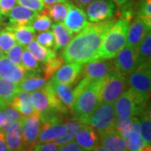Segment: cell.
<instances>
[{
    "label": "cell",
    "mask_w": 151,
    "mask_h": 151,
    "mask_svg": "<svg viewBox=\"0 0 151 151\" xmlns=\"http://www.w3.org/2000/svg\"><path fill=\"white\" fill-rule=\"evenodd\" d=\"M117 19L118 16L97 23H89L65 46L62 53L63 60L68 63L81 65L97 60L103 37Z\"/></svg>",
    "instance_id": "obj_1"
},
{
    "label": "cell",
    "mask_w": 151,
    "mask_h": 151,
    "mask_svg": "<svg viewBox=\"0 0 151 151\" xmlns=\"http://www.w3.org/2000/svg\"><path fill=\"white\" fill-rule=\"evenodd\" d=\"M104 79L92 81L87 77H82L79 81L73 91L72 115L75 120L83 123L101 103L100 94Z\"/></svg>",
    "instance_id": "obj_2"
},
{
    "label": "cell",
    "mask_w": 151,
    "mask_h": 151,
    "mask_svg": "<svg viewBox=\"0 0 151 151\" xmlns=\"http://www.w3.org/2000/svg\"><path fill=\"white\" fill-rule=\"evenodd\" d=\"M130 22L119 19L104 35L97 54V60L113 59L126 45L127 31Z\"/></svg>",
    "instance_id": "obj_3"
},
{
    "label": "cell",
    "mask_w": 151,
    "mask_h": 151,
    "mask_svg": "<svg viewBox=\"0 0 151 151\" xmlns=\"http://www.w3.org/2000/svg\"><path fill=\"white\" fill-rule=\"evenodd\" d=\"M129 90L134 95L139 102L148 104L150 96V64H140L133 72L127 76Z\"/></svg>",
    "instance_id": "obj_4"
},
{
    "label": "cell",
    "mask_w": 151,
    "mask_h": 151,
    "mask_svg": "<svg viewBox=\"0 0 151 151\" xmlns=\"http://www.w3.org/2000/svg\"><path fill=\"white\" fill-rule=\"evenodd\" d=\"M116 119L117 116L113 103H101L92 114L83 121V124L92 127L100 136L114 130Z\"/></svg>",
    "instance_id": "obj_5"
},
{
    "label": "cell",
    "mask_w": 151,
    "mask_h": 151,
    "mask_svg": "<svg viewBox=\"0 0 151 151\" xmlns=\"http://www.w3.org/2000/svg\"><path fill=\"white\" fill-rule=\"evenodd\" d=\"M129 89L127 76L120 73L117 70L103 80V86L101 89V103H114L118 97Z\"/></svg>",
    "instance_id": "obj_6"
},
{
    "label": "cell",
    "mask_w": 151,
    "mask_h": 151,
    "mask_svg": "<svg viewBox=\"0 0 151 151\" xmlns=\"http://www.w3.org/2000/svg\"><path fill=\"white\" fill-rule=\"evenodd\" d=\"M117 118L138 117L148 106L139 102L134 95L128 89L121 94L113 103Z\"/></svg>",
    "instance_id": "obj_7"
},
{
    "label": "cell",
    "mask_w": 151,
    "mask_h": 151,
    "mask_svg": "<svg viewBox=\"0 0 151 151\" xmlns=\"http://www.w3.org/2000/svg\"><path fill=\"white\" fill-rule=\"evenodd\" d=\"M62 116L60 113H55L41 121L37 143L54 141L56 138L65 134V126L62 121Z\"/></svg>",
    "instance_id": "obj_8"
},
{
    "label": "cell",
    "mask_w": 151,
    "mask_h": 151,
    "mask_svg": "<svg viewBox=\"0 0 151 151\" xmlns=\"http://www.w3.org/2000/svg\"><path fill=\"white\" fill-rule=\"evenodd\" d=\"M113 59L115 69L128 76L139 66V47L124 46Z\"/></svg>",
    "instance_id": "obj_9"
},
{
    "label": "cell",
    "mask_w": 151,
    "mask_h": 151,
    "mask_svg": "<svg viewBox=\"0 0 151 151\" xmlns=\"http://www.w3.org/2000/svg\"><path fill=\"white\" fill-rule=\"evenodd\" d=\"M21 131L25 150H32L37 143L40 129V117L37 113L24 117L21 120Z\"/></svg>",
    "instance_id": "obj_10"
},
{
    "label": "cell",
    "mask_w": 151,
    "mask_h": 151,
    "mask_svg": "<svg viewBox=\"0 0 151 151\" xmlns=\"http://www.w3.org/2000/svg\"><path fill=\"white\" fill-rule=\"evenodd\" d=\"M116 14V7L113 0H95L86 8V17L91 23L106 20Z\"/></svg>",
    "instance_id": "obj_11"
},
{
    "label": "cell",
    "mask_w": 151,
    "mask_h": 151,
    "mask_svg": "<svg viewBox=\"0 0 151 151\" xmlns=\"http://www.w3.org/2000/svg\"><path fill=\"white\" fill-rule=\"evenodd\" d=\"M115 66L111 60L98 59L85 64L82 67V77H87L92 81L102 80L108 76L113 70Z\"/></svg>",
    "instance_id": "obj_12"
},
{
    "label": "cell",
    "mask_w": 151,
    "mask_h": 151,
    "mask_svg": "<svg viewBox=\"0 0 151 151\" xmlns=\"http://www.w3.org/2000/svg\"><path fill=\"white\" fill-rule=\"evenodd\" d=\"M63 22V24L73 34L81 32L89 24L84 10L70 2L67 14Z\"/></svg>",
    "instance_id": "obj_13"
},
{
    "label": "cell",
    "mask_w": 151,
    "mask_h": 151,
    "mask_svg": "<svg viewBox=\"0 0 151 151\" xmlns=\"http://www.w3.org/2000/svg\"><path fill=\"white\" fill-rule=\"evenodd\" d=\"M82 67L83 65L78 63H68L62 65L51 77V80L66 84L70 87L74 86L82 78Z\"/></svg>",
    "instance_id": "obj_14"
},
{
    "label": "cell",
    "mask_w": 151,
    "mask_h": 151,
    "mask_svg": "<svg viewBox=\"0 0 151 151\" xmlns=\"http://www.w3.org/2000/svg\"><path fill=\"white\" fill-rule=\"evenodd\" d=\"M29 70L21 65H16L7 56L0 58V78H4L14 83L19 84L27 76Z\"/></svg>",
    "instance_id": "obj_15"
},
{
    "label": "cell",
    "mask_w": 151,
    "mask_h": 151,
    "mask_svg": "<svg viewBox=\"0 0 151 151\" xmlns=\"http://www.w3.org/2000/svg\"><path fill=\"white\" fill-rule=\"evenodd\" d=\"M151 26L148 25L145 22L139 18H134L128 28L126 44L128 46L139 47L146 35L150 33Z\"/></svg>",
    "instance_id": "obj_16"
},
{
    "label": "cell",
    "mask_w": 151,
    "mask_h": 151,
    "mask_svg": "<svg viewBox=\"0 0 151 151\" xmlns=\"http://www.w3.org/2000/svg\"><path fill=\"white\" fill-rule=\"evenodd\" d=\"M30 97L35 112L40 114V120L46 119L53 114L58 113L51 108L48 96L43 88L34 91L30 94Z\"/></svg>",
    "instance_id": "obj_17"
},
{
    "label": "cell",
    "mask_w": 151,
    "mask_h": 151,
    "mask_svg": "<svg viewBox=\"0 0 151 151\" xmlns=\"http://www.w3.org/2000/svg\"><path fill=\"white\" fill-rule=\"evenodd\" d=\"M76 143L81 150L92 151L99 145V135L92 127L85 124L75 136Z\"/></svg>",
    "instance_id": "obj_18"
},
{
    "label": "cell",
    "mask_w": 151,
    "mask_h": 151,
    "mask_svg": "<svg viewBox=\"0 0 151 151\" xmlns=\"http://www.w3.org/2000/svg\"><path fill=\"white\" fill-rule=\"evenodd\" d=\"M7 147L9 151L25 150L21 131V123H11L4 132Z\"/></svg>",
    "instance_id": "obj_19"
},
{
    "label": "cell",
    "mask_w": 151,
    "mask_h": 151,
    "mask_svg": "<svg viewBox=\"0 0 151 151\" xmlns=\"http://www.w3.org/2000/svg\"><path fill=\"white\" fill-rule=\"evenodd\" d=\"M36 12L22 5L14 6L9 13V23L13 25H30L37 16Z\"/></svg>",
    "instance_id": "obj_20"
},
{
    "label": "cell",
    "mask_w": 151,
    "mask_h": 151,
    "mask_svg": "<svg viewBox=\"0 0 151 151\" xmlns=\"http://www.w3.org/2000/svg\"><path fill=\"white\" fill-rule=\"evenodd\" d=\"M101 145L108 151H128L125 139L115 130L100 135Z\"/></svg>",
    "instance_id": "obj_21"
},
{
    "label": "cell",
    "mask_w": 151,
    "mask_h": 151,
    "mask_svg": "<svg viewBox=\"0 0 151 151\" xmlns=\"http://www.w3.org/2000/svg\"><path fill=\"white\" fill-rule=\"evenodd\" d=\"M51 29L55 38V51L65 49V46L70 43L71 39L74 37V34L65 27L62 23L52 24Z\"/></svg>",
    "instance_id": "obj_22"
},
{
    "label": "cell",
    "mask_w": 151,
    "mask_h": 151,
    "mask_svg": "<svg viewBox=\"0 0 151 151\" xmlns=\"http://www.w3.org/2000/svg\"><path fill=\"white\" fill-rule=\"evenodd\" d=\"M30 94V92L19 90L10 103V106L15 108L24 117L29 116L35 113V109L33 108L31 103Z\"/></svg>",
    "instance_id": "obj_23"
},
{
    "label": "cell",
    "mask_w": 151,
    "mask_h": 151,
    "mask_svg": "<svg viewBox=\"0 0 151 151\" xmlns=\"http://www.w3.org/2000/svg\"><path fill=\"white\" fill-rule=\"evenodd\" d=\"M4 29L14 34L16 41L22 46H26L34 40L35 36V30L31 25H6Z\"/></svg>",
    "instance_id": "obj_24"
},
{
    "label": "cell",
    "mask_w": 151,
    "mask_h": 151,
    "mask_svg": "<svg viewBox=\"0 0 151 151\" xmlns=\"http://www.w3.org/2000/svg\"><path fill=\"white\" fill-rule=\"evenodd\" d=\"M46 82V79L43 77L40 71H30L29 70L26 77L18 84L19 90L31 92L42 88Z\"/></svg>",
    "instance_id": "obj_25"
},
{
    "label": "cell",
    "mask_w": 151,
    "mask_h": 151,
    "mask_svg": "<svg viewBox=\"0 0 151 151\" xmlns=\"http://www.w3.org/2000/svg\"><path fill=\"white\" fill-rule=\"evenodd\" d=\"M19 91L18 84L0 78V108L10 105L12 100Z\"/></svg>",
    "instance_id": "obj_26"
},
{
    "label": "cell",
    "mask_w": 151,
    "mask_h": 151,
    "mask_svg": "<svg viewBox=\"0 0 151 151\" xmlns=\"http://www.w3.org/2000/svg\"><path fill=\"white\" fill-rule=\"evenodd\" d=\"M52 88L54 90L55 93L58 97L61 103L65 104L67 108H69L70 113L72 114V108H73V103H74V95L73 91L71 90V87L66 84L56 82L53 80H50Z\"/></svg>",
    "instance_id": "obj_27"
},
{
    "label": "cell",
    "mask_w": 151,
    "mask_h": 151,
    "mask_svg": "<svg viewBox=\"0 0 151 151\" xmlns=\"http://www.w3.org/2000/svg\"><path fill=\"white\" fill-rule=\"evenodd\" d=\"M125 141L128 151H139L145 145L139 131V121L138 117L134 118L131 131L125 139Z\"/></svg>",
    "instance_id": "obj_28"
},
{
    "label": "cell",
    "mask_w": 151,
    "mask_h": 151,
    "mask_svg": "<svg viewBox=\"0 0 151 151\" xmlns=\"http://www.w3.org/2000/svg\"><path fill=\"white\" fill-rule=\"evenodd\" d=\"M28 50L33 55V56L39 62L45 64L49 60L53 58L56 55V52L50 48H46L40 45L36 40H32L28 45Z\"/></svg>",
    "instance_id": "obj_29"
},
{
    "label": "cell",
    "mask_w": 151,
    "mask_h": 151,
    "mask_svg": "<svg viewBox=\"0 0 151 151\" xmlns=\"http://www.w3.org/2000/svg\"><path fill=\"white\" fill-rule=\"evenodd\" d=\"M139 121V131L141 137L145 145L151 144V116L150 105L147 106L140 113Z\"/></svg>",
    "instance_id": "obj_30"
},
{
    "label": "cell",
    "mask_w": 151,
    "mask_h": 151,
    "mask_svg": "<svg viewBox=\"0 0 151 151\" xmlns=\"http://www.w3.org/2000/svg\"><path fill=\"white\" fill-rule=\"evenodd\" d=\"M70 2H60L47 7L48 14L51 20L56 23H61L64 20L69 9Z\"/></svg>",
    "instance_id": "obj_31"
},
{
    "label": "cell",
    "mask_w": 151,
    "mask_h": 151,
    "mask_svg": "<svg viewBox=\"0 0 151 151\" xmlns=\"http://www.w3.org/2000/svg\"><path fill=\"white\" fill-rule=\"evenodd\" d=\"M35 31L42 32L49 30L52 25V20L50 18L47 7H45L43 10L37 14V16L30 24Z\"/></svg>",
    "instance_id": "obj_32"
},
{
    "label": "cell",
    "mask_w": 151,
    "mask_h": 151,
    "mask_svg": "<svg viewBox=\"0 0 151 151\" xmlns=\"http://www.w3.org/2000/svg\"><path fill=\"white\" fill-rule=\"evenodd\" d=\"M138 0H129L122 6L119 7L117 16L124 20L131 22L137 15Z\"/></svg>",
    "instance_id": "obj_33"
},
{
    "label": "cell",
    "mask_w": 151,
    "mask_h": 151,
    "mask_svg": "<svg viewBox=\"0 0 151 151\" xmlns=\"http://www.w3.org/2000/svg\"><path fill=\"white\" fill-rule=\"evenodd\" d=\"M151 35L149 33L139 45V65L151 64Z\"/></svg>",
    "instance_id": "obj_34"
},
{
    "label": "cell",
    "mask_w": 151,
    "mask_h": 151,
    "mask_svg": "<svg viewBox=\"0 0 151 151\" xmlns=\"http://www.w3.org/2000/svg\"><path fill=\"white\" fill-rule=\"evenodd\" d=\"M64 64V60L59 55H55L53 58L49 60L46 63L44 64L42 67V72L44 73V77L48 80L49 78L52 77L56 73V71Z\"/></svg>",
    "instance_id": "obj_35"
},
{
    "label": "cell",
    "mask_w": 151,
    "mask_h": 151,
    "mask_svg": "<svg viewBox=\"0 0 151 151\" xmlns=\"http://www.w3.org/2000/svg\"><path fill=\"white\" fill-rule=\"evenodd\" d=\"M21 65L24 69L30 71L42 70V66L37 60L33 56V55L28 50V49L24 48L21 57Z\"/></svg>",
    "instance_id": "obj_36"
},
{
    "label": "cell",
    "mask_w": 151,
    "mask_h": 151,
    "mask_svg": "<svg viewBox=\"0 0 151 151\" xmlns=\"http://www.w3.org/2000/svg\"><path fill=\"white\" fill-rule=\"evenodd\" d=\"M135 117L130 118H117L114 125V130L121 135L123 138L126 139L129 134L133 123Z\"/></svg>",
    "instance_id": "obj_37"
},
{
    "label": "cell",
    "mask_w": 151,
    "mask_h": 151,
    "mask_svg": "<svg viewBox=\"0 0 151 151\" xmlns=\"http://www.w3.org/2000/svg\"><path fill=\"white\" fill-rule=\"evenodd\" d=\"M136 18H139L151 26V0H138Z\"/></svg>",
    "instance_id": "obj_38"
},
{
    "label": "cell",
    "mask_w": 151,
    "mask_h": 151,
    "mask_svg": "<svg viewBox=\"0 0 151 151\" xmlns=\"http://www.w3.org/2000/svg\"><path fill=\"white\" fill-rule=\"evenodd\" d=\"M14 44H16V39L14 34L6 29H0V49L4 54H6Z\"/></svg>",
    "instance_id": "obj_39"
},
{
    "label": "cell",
    "mask_w": 151,
    "mask_h": 151,
    "mask_svg": "<svg viewBox=\"0 0 151 151\" xmlns=\"http://www.w3.org/2000/svg\"><path fill=\"white\" fill-rule=\"evenodd\" d=\"M36 41L46 48L52 49L55 45V38L52 31H42L36 36Z\"/></svg>",
    "instance_id": "obj_40"
},
{
    "label": "cell",
    "mask_w": 151,
    "mask_h": 151,
    "mask_svg": "<svg viewBox=\"0 0 151 151\" xmlns=\"http://www.w3.org/2000/svg\"><path fill=\"white\" fill-rule=\"evenodd\" d=\"M24 47L19 44H14L6 53L7 57L16 65H21L22 53Z\"/></svg>",
    "instance_id": "obj_41"
},
{
    "label": "cell",
    "mask_w": 151,
    "mask_h": 151,
    "mask_svg": "<svg viewBox=\"0 0 151 151\" xmlns=\"http://www.w3.org/2000/svg\"><path fill=\"white\" fill-rule=\"evenodd\" d=\"M1 109L3 110L6 119L9 124L14 123V122H21L22 119L24 118V116H22L15 108H14L10 105Z\"/></svg>",
    "instance_id": "obj_42"
},
{
    "label": "cell",
    "mask_w": 151,
    "mask_h": 151,
    "mask_svg": "<svg viewBox=\"0 0 151 151\" xmlns=\"http://www.w3.org/2000/svg\"><path fill=\"white\" fill-rule=\"evenodd\" d=\"M17 3L19 5L26 7L36 13H40L45 9V4L42 0H17Z\"/></svg>",
    "instance_id": "obj_43"
},
{
    "label": "cell",
    "mask_w": 151,
    "mask_h": 151,
    "mask_svg": "<svg viewBox=\"0 0 151 151\" xmlns=\"http://www.w3.org/2000/svg\"><path fill=\"white\" fill-rule=\"evenodd\" d=\"M85 125V124L81 123L78 120H71V121H67L65 123V133L69 134L71 136L75 138L76 134L79 132V130Z\"/></svg>",
    "instance_id": "obj_44"
},
{
    "label": "cell",
    "mask_w": 151,
    "mask_h": 151,
    "mask_svg": "<svg viewBox=\"0 0 151 151\" xmlns=\"http://www.w3.org/2000/svg\"><path fill=\"white\" fill-rule=\"evenodd\" d=\"M58 146L54 141L44 142V143H36L33 147L32 151H57Z\"/></svg>",
    "instance_id": "obj_45"
},
{
    "label": "cell",
    "mask_w": 151,
    "mask_h": 151,
    "mask_svg": "<svg viewBox=\"0 0 151 151\" xmlns=\"http://www.w3.org/2000/svg\"><path fill=\"white\" fill-rule=\"evenodd\" d=\"M16 4L17 0H0V13L2 15L7 16Z\"/></svg>",
    "instance_id": "obj_46"
},
{
    "label": "cell",
    "mask_w": 151,
    "mask_h": 151,
    "mask_svg": "<svg viewBox=\"0 0 151 151\" xmlns=\"http://www.w3.org/2000/svg\"><path fill=\"white\" fill-rule=\"evenodd\" d=\"M74 139L75 138L73 136H71V135L67 134V133H65L62 135H60L58 138H56L54 140V142L56 144V145L60 147V146L64 145H66V144L70 143L71 141H73Z\"/></svg>",
    "instance_id": "obj_47"
},
{
    "label": "cell",
    "mask_w": 151,
    "mask_h": 151,
    "mask_svg": "<svg viewBox=\"0 0 151 151\" xmlns=\"http://www.w3.org/2000/svg\"><path fill=\"white\" fill-rule=\"evenodd\" d=\"M57 151H81V149L76 143V141H71L70 143L58 147Z\"/></svg>",
    "instance_id": "obj_48"
},
{
    "label": "cell",
    "mask_w": 151,
    "mask_h": 151,
    "mask_svg": "<svg viewBox=\"0 0 151 151\" xmlns=\"http://www.w3.org/2000/svg\"><path fill=\"white\" fill-rule=\"evenodd\" d=\"M9 123L7 121L5 116L4 114L3 110L0 108V130L5 132V130L8 129V127L9 126Z\"/></svg>",
    "instance_id": "obj_49"
},
{
    "label": "cell",
    "mask_w": 151,
    "mask_h": 151,
    "mask_svg": "<svg viewBox=\"0 0 151 151\" xmlns=\"http://www.w3.org/2000/svg\"><path fill=\"white\" fill-rule=\"evenodd\" d=\"M0 151H9L6 145L4 132L0 130Z\"/></svg>",
    "instance_id": "obj_50"
},
{
    "label": "cell",
    "mask_w": 151,
    "mask_h": 151,
    "mask_svg": "<svg viewBox=\"0 0 151 151\" xmlns=\"http://www.w3.org/2000/svg\"><path fill=\"white\" fill-rule=\"evenodd\" d=\"M93 1H95V0H73V2L75 3L74 4L80 7L81 9L87 6L89 4H91L92 2H93Z\"/></svg>",
    "instance_id": "obj_51"
},
{
    "label": "cell",
    "mask_w": 151,
    "mask_h": 151,
    "mask_svg": "<svg viewBox=\"0 0 151 151\" xmlns=\"http://www.w3.org/2000/svg\"><path fill=\"white\" fill-rule=\"evenodd\" d=\"M42 2L45 4V7H50V6L56 4V3H60V2H63V1L62 0H42Z\"/></svg>",
    "instance_id": "obj_52"
},
{
    "label": "cell",
    "mask_w": 151,
    "mask_h": 151,
    "mask_svg": "<svg viewBox=\"0 0 151 151\" xmlns=\"http://www.w3.org/2000/svg\"><path fill=\"white\" fill-rule=\"evenodd\" d=\"M113 2L116 4V5L118 6V7H120V6H122L124 4H125L127 1H129V0H113Z\"/></svg>",
    "instance_id": "obj_53"
},
{
    "label": "cell",
    "mask_w": 151,
    "mask_h": 151,
    "mask_svg": "<svg viewBox=\"0 0 151 151\" xmlns=\"http://www.w3.org/2000/svg\"><path fill=\"white\" fill-rule=\"evenodd\" d=\"M139 151H151V145H145V144Z\"/></svg>",
    "instance_id": "obj_54"
},
{
    "label": "cell",
    "mask_w": 151,
    "mask_h": 151,
    "mask_svg": "<svg viewBox=\"0 0 151 151\" xmlns=\"http://www.w3.org/2000/svg\"><path fill=\"white\" fill-rule=\"evenodd\" d=\"M92 151H108L105 148H103V146L102 145H98Z\"/></svg>",
    "instance_id": "obj_55"
},
{
    "label": "cell",
    "mask_w": 151,
    "mask_h": 151,
    "mask_svg": "<svg viewBox=\"0 0 151 151\" xmlns=\"http://www.w3.org/2000/svg\"><path fill=\"white\" fill-rule=\"evenodd\" d=\"M2 23H3V15H2V14L0 13V25L2 24Z\"/></svg>",
    "instance_id": "obj_56"
},
{
    "label": "cell",
    "mask_w": 151,
    "mask_h": 151,
    "mask_svg": "<svg viewBox=\"0 0 151 151\" xmlns=\"http://www.w3.org/2000/svg\"><path fill=\"white\" fill-rule=\"evenodd\" d=\"M4 52H3V51H2V50H1V49H0V58H1V57H2V56H3V55H4Z\"/></svg>",
    "instance_id": "obj_57"
},
{
    "label": "cell",
    "mask_w": 151,
    "mask_h": 151,
    "mask_svg": "<svg viewBox=\"0 0 151 151\" xmlns=\"http://www.w3.org/2000/svg\"><path fill=\"white\" fill-rule=\"evenodd\" d=\"M24 151H32V150H25Z\"/></svg>",
    "instance_id": "obj_58"
},
{
    "label": "cell",
    "mask_w": 151,
    "mask_h": 151,
    "mask_svg": "<svg viewBox=\"0 0 151 151\" xmlns=\"http://www.w3.org/2000/svg\"><path fill=\"white\" fill-rule=\"evenodd\" d=\"M62 1H63V2H66L67 0H62Z\"/></svg>",
    "instance_id": "obj_59"
}]
</instances>
